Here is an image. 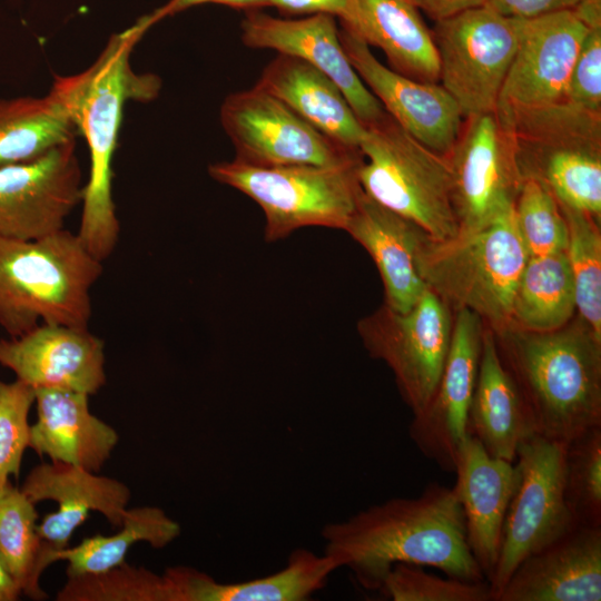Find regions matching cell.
Listing matches in <instances>:
<instances>
[{
  "label": "cell",
  "instance_id": "d6a6232c",
  "mask_svg": "<svg viewBox=\"0 0 601 601\" xmlns=\"http://www.w3.org/2000/svg\"><path fill=\"white\" fill-rule=\"evenodd\" d=\"M568 227L566 254L578 317L601 339V230L591 215L559 204Z\"/></svg>",
  "mask_w": 601,
  "mask_h": 601
},
{
  "label": "cell",
  "instance_id": "4316f807",
  "mask_svg": "<svg viewBox=\"0 0 601 601\" xmlns=\"http://www.w3.org/2000/svg\"><path fill=\"white\" fill-rule=\"evenodd\" d=\"M339 23L368 47L380 48L392 70L421 82H439L432 32L411 0H351L348 18Z\"/></svg>",
  "mask_w": 601,
  "mask_h": 601
},
{
  "label": "cell",
  "instance_id": "52a82bcc",
  "mask_svg": "<svg viewBox=\"0 0 601 601\" xmlns=\"http://www.w3.org/2000/svg\"><path fill=\"white\" fill-rule=\"evenodd\" d=\"M366 129L357 170L363 191L434 239L456 236L460 228L445 156L420 142L387 112Z\"/></svg>",
  "mask_w": 601,
  "mask_h": 601
},
{
  "label": "cell",
  "instance_id": "44dd1931",
  "mask_svg": "<svg viewBox=\"0 0 601 601\" xmlns=\"http://www.w3.org/2000/svg\"><path fill=\"white\" fill-rule=\"evenodd\" d=\"M601 526L574 525L525 558L495 601H600Z\"/></svg>",
  "mask_w": 601,
  "mask_h": 601
},
{
  "label": "cell",
  "instance_id": "4dcf8cb0",
  "mask_svg": "<svg viewBox=\"0 0 601 601\" xmlns=\"http://www.w3.org/2000/svg\"><path fill=\"white\" fill-rule=\"evenodd\" d=\"M121 530L109 536L96 534L73 548L56 554V561H67V578L98 573L125 562L129 549L146 542L161 549L180 535V525L157 506L127 509Z\"/></svg>",
  "mask_w": 601,
  "mask_h": 601
},
{
  "label": "cell",
  "instance_id": "ba28073f",
  "mask_svg": "<svg viewBox=\"0 0 601 601\" xmlns=\"http://www.w3.org/2000/svg\"><path fill=\"white\" fill-rule=\"evenodd\" d=\"M361 164L256 167L233 159L209 165L208 174L259 205L266 219L265 239L275 242L307 226L344 230L363 190L357 176Z\"/></svg>",
  "mask_w": 601,
  "mask_h": 601
},
{
  "label": "cell",
  "instance_id": "1f68e13d",
  "mask_svg": "<svg viewBox=\"0 0 601 601\" xmlns=\"http://www.w3.org/2000/svg\"><path fill=\"white\" fill-rule=\"evenodd\" d=\"M35 505L10 481L0 487V561L23 594L45 600L47 594L39 583L42 572Z\"/></svg>",
  "mask_w": 601,
  "mask_h": 601
},
{
  "label": "cell",
  "instance_id": "7bdbcfd3",
  "mask_svg": "<svg viewBox=\"0 0 601 601\" xmlns=\"http://www.w3.org/2000/svg\"><path fill=\"white\" fill-rule=\"evenodd\" d=\"M435 22L454 17L465 10L487 4L489 0H411Z\"/></svg>",
  "mask_w": 601,
  "mask_h": 601
},
{
  "label": "cell",
  "instance_id": "836d02e7",
  "mask_svg": "<svg viewBox=\"0 0 601 601\" xmlns=\"http://www.w3.org/2000/svg\"><path fill=\"white\" fill-rule=\"evenodd\" d=\"M564 496L577 524L601 526V425L566 444Z\"/></svg>",
  "mask_w": 601,
  "mask_h": 601
},
{
  "label": "cell",
  "instance_id": "9a60e30c",
  "mask_svg": "<svg viewBox=\"0 0 601 601\" xmlns=\"http://www.w3.org/2000/svg\"><path fill=\"white\" fill-rule=\"evenodd\" d=\"M485 325L474 312H454L450 347L433 396L413 415L408 436L417 450L445 472H454L467 437L472 401Z\"/></svg>",
  "mask_w": 601,
  "mask_h": 601
},
{
  "label": "cell",
  "instance_id": "ab89813d",
  "mask_svg": "<svg viewBox=\"0 0 601 601\" xmlns=\"http://www.w3.org/2000/svg\"><path fill=\"white\" fill-rule=\"evenodd\" d=\"M269 7L285 17L329 14L345 21L349 14L351 0H270Z\"/></svg>",
  "mask_w": 601,
  "mask_h": 601
},
{
  "label": "cell",
  "instance_id": "6da1fadb",
  "mask_svg": "<svg viewBox=\"0 0 601 601\" xmlns=\"http://www.w3.org/2000/svg\"><path fill=\"white\" fill-rule=\"evenodd\" d=\"M321 535L324 553L367 591H380L398 563L432 566L463 581H486L467 544L453 489L435 482L418 496L390 499L328 523Z\"/></svg>",
  "mask_w": 601,
  "mask_h": 601
},
{
  "label": "cell",
  "instance_id": "2e32d148",
  "mask_svg": "<svg viewBox=\"0 0 601 601\" xmlns=\"http://www.w3.org/2000/svg\"><path fill=\"white\" fill-rule=\"evenodd\" d=\"M339 39L352 67L384 110L420 142L443 156L449 154L463 122L451 95L439 82H421L384 66L344 24Z\"/></svg>",
  "mask_w": 601,
  "mask_h": 601
},
{
  "label": "cell",
  "instance_id": "d6986e66",
  "mask_svg": "<svg viewBox=\"0 0 601 601\" xmlns=\"http://www.w3.org/2000/svg\"><path fill=\"white\" fill-rule=\"evenodd\" d=\"M0 365L37 388L97 393L106 383L105 343L88 326L40 324L0 339Z\"/></svg>",
  "mask_w": 601,
  "mask_h": 601
},
{
  "label": "cell",
  "instance_id": "74e56055",
  "mask_svg": "<svg viewBox=\"0 0 601 601\" xmlns=\"http://www.w3.org/2000/svg\"><path fill=\"white\" fill-rule=\"evenodd\" d=\"M36 400L32 386L17 380H0V487L9 476H19L23 453L29 447L28 416Z\"/></svg>",
  "mask_w": 601,
  "mask_h": 601
},
{
  "label": "cell",
  "instance_id": "e0dca14e",
  "mask_svg": "<svg viewBox=\"0 0 601 601\" xmlns=\"http://www.w3.org/2000/svg\"><path fill=\"white\" fill-rule=\"evenodd\" d=\"M520 19L519 46L496 110L566 101L570 73L587 26L572 10Z\"/></svg>",
  "mask_w": 601,
  "mask_h": 601
},
{
  "label": "cell",
  "instance_id": "e575fe53",
  "mask_svg": "<svg viewBox=\"0 0 601 601\" xmlns=\"http://www.w3.org/2000/svg\"><path fill=\"white\" fill-rule=\"evenodd\" d=\"M58 601H169L162 574L126 562L98 573L67 579Z\"/></svg>",
  "mask_w": 601,
  "mask_h": 601
},
{
  "label": "cell",
  "instance_id": "4fadbf2b",
  "mask_svg": "<svg viewBox=\"0 0 601 601\" xmlns=\"http://www.w3.org/2000/svg\"><path fill=\"white\" fill-rule=\"evenodd\" d=\"M464 119L445 155L459 231L482 227L512 209L523 181L512 137L497 114Z\"/></svg>",
  "mask_w": 601,
  "mask_h": 601
},
{
  "label": "cell",
  "instance_id": "f6af8a7d",
  "mask_svg": "<svg viewBox=\"0 0 601 601\" xmlns=\"http://www.w3.org/2000/svg\"><path fill=\"white\" fill-rule=\"evenodd\" d=\"M21 593L19 585L7 572L0 561V601H16Z\"/></svg>",
  "mask_w": 601,
  "mask_h": 601
},
{
  "label": "cell",
  "instance_id": "603a6c76",
  "mask_svg": "<svg viewBox=\"0 0 601 601\" xmlns=\"http://www.w3.org/2000/svg\"><path fill=\"white\" fill-rule=\"evenodd\" d=\"M344 230L374 260L384 286V305L398 313L408 312L427 289L415 260L425 230L363 190Z\"/></svg>",
  "mask_w": 601,
  "mask_h": 601
},
{
  "label": "cell",
  "instance_id": "f35d334b",
  "mask_svg": "<svg viewBox=\"0 0 601 601\" xmlns=\"http://www.w3.org/2000/svg\"><path fill=\"white\" fill-rule=\"evenodd\" d=\"M566 101L601 114V27L588 28L575 57Z\"/></svg>",
  "mask_w": 601,
  "mask_h": 601
},
{
  "label": "cell",
  "instance_id": "8d00e7d4",
  "mask_svg": "<svg viewBox=\"0 0 601 601\" xmlns=\"http://www.w3.org/2000/svg\"><path fill=\"white\" fill-rule=\"evenodd\" d=\"M378 592L393 601H493L487 581L440 578L404 563L390 570Z\"/></svg>",
  "mask_w": 601,
  "mask_h": 601
},
{
  "label": "cell",
  "instance_id": "f1b7e54d",
  "mask_svg": "<svg viewBox=\"0 0 601 601\" xmlns=\"http://www.w3.org/2000/svg\"><path fill=\"white\" fill-rule=\"evenodd\" d=\"M575 312V287L566 249L528 257L514 290L510 328L554 331L566 325Z\"/></svg>",
  "mask_w": 601,
  "mask_h": 601
},
{
  "label": "cell",
  "instance_id": "484cf974",
  "mask_svg": "<svg viewBox=\"0 0 601 601\" xmlns=\"http://www.w3.org/2000/svg\"><path fill=\"white\" fill-rule=\"evenodd\" d=\"M256 86L285 102L318 131L342 146L361 150L367 129L341 88L300 58L278 53Z\"/></svg>",
  "mask_w": 601,
  "mask_h": 601
},
{
  "label": "cell",
  "instance_id": "f546056e",
  "mask_svg": "<svg viewBox=\"0 0 601 601\" xmlns=\"http://www.w3.org/2000/svg\"><path fill=\"white\" fill-rule=\"evenodd\" d=\"M78 136L52 90L42 97L0 98V167L31 161Z\"/></svg>",
  "mask_w": 601,
  "mask_h": 601
},
{
  "label": "cell",
  "instance_id": "30bf717a",
  "mask_svg": "<svg viewBox=\"0 0 601 601\" xmlns=\"http://www.w3.org/2000/svg\"><path fill=\"white\" fill-rule=\"evenodd\" d=\"M565 446L536 434L519 446L514 461L518 479L489 580L493 601L525 558L577 525L564 496Z\"/></svg>",
  "mask_w": 601,
  "mask_h": 601
},
{
  "label": "cell",
  "instance_id": "5b68a950",
  "mask_svg": "<svg viewBox=\"0 0 601 601\" xmlns=\"http://www.w3.org/2000/svg\"><path fill=\"white\" fill-rule=\"evenodd\" d=\"M528 257L513 207L445 240L423 231L415 260L427 288L453 313L470 309L500 334L510 328L514 290Z\"/></svg>",
  "mask_w": 601,
  "mask_h": 601
},
{
  "label": "cell",
  "instance_id": "ffe728a7",
  "mask_svg": "<svg viewBox=\"0 0 601 601\" xmlns=\"http://www.w3.org/2000/svg\"><path fill=\"white\" fill-rule=\"evenodd\" d=\"M20 489L35 504L46 500L59 504L57 512L37 524L41 546L52 554L68 548L89 511L101 513L114 528L120 526L131 497L129 487L117 479L51 461L35 466Z\"/></svg>",
  "mask_w": 601,
  "mask_h": 601
},
{
  "label": "cell",
  "instance_id": "b9f144b4",
  "mask_svg": "<svg viewBox=\"0 0 601 601\" xmlns=\"http://www.w3.org/2000/svg\"><path fill=\"white\" fill-rule=\"evenodd\" d=\"M269 1L270 0H168L164 6L149 14L155 24L166 17L174 16L199 4L215 3L247 11L269 7Z\"/></svg>",
  "mask_w": 601,
  "mask_h": 601
},
{
  "label": "cell",
  "instance_id": "7402d4cb",
  "mask_svg": "<svg viewBox=\"0 0 601 601\" xmlns=\"http://www.w3.org/2000/svg\"><path fill=\"white\" fill-rule=\"evenodd\" d=\"M452 487L463 511L470 550L486 581L496 565L508 506L515 487L514 462L490 455L472 435L463 442Z\"/></svg>",
  "mask_w": 601,
  "mask_h": 601
},
{
  "label": "cell",
  "instance_id": "8fae6325",
  "mask_svg": "<svg viewBox=\"0 0 601 601\" xmlns=\"http://www.w3.org/2000/svg\"><path fill=\"white\" fill-rule=\"evenodd\" d=\"M235 160L256 167L358 165L364 156L325 136L285 102L256 85L229 93L219 111Z\"/></svg>",
  "mask_w": 601,
  "mask_h": 601
},
{
  "label": "cell",
  "instance_id": "60d3db41",
  "mask_svg": "<svg viewBox=\"0 0 601 601\" xmlns=\"http://www.w3.org/2000/svg\"><path fill=\"white\" fill-rule=\"evenodd\" d=\"M579 0H489V4L499 12L514 18H534L538 16L572 10Z\"/></svg>",
  "mask_w": 601,
  "mask_h": 601
},
{
  "label": "cell",
  "instance_id": "3957f363",
  "mask_svg": "<svg viewBox=\"0 0 601 601\" xmlns=\"http://www.w3.org/2000/svg\"><path fill=\"white\" fill-rule=\"evenodd\" d=\"M495 338L534 434L568 444L601 425V339L579 317L554 331L509 328Z\"/></svg>",
  "mask_w": 601,
  "mask_h": 601
},
{
  "label": "cell",
  "instance_id": "ac0fdd59",
  "mask_svg": "<svg viewBox=\"0 0 601 601\" xmlns=\"http://www.w3.org/2000/svg\"><path fill=\"white\" fill-rule=\"evenodd\" d=\"M240 30L246 47L294 56L324 72L341 88L365 127L386 115L352 67L343 49L335 17L313 14L285 19L262 12L260 9L247 10Z\"/></svg>",
  "mask_w": 601,
  "mask_h": 601
},
{
  "label": "cell",
  "instance_id": "5bb4252c",
  "mask_svg": "<svg viewBox=\"0 0 601 601\" xmlns=\"http://www.w3.org/2000/svg\"><path fill=\"white\" fill-rule=\"evenodd\" d=\"M76 139L27 162L0 167V237L38 239L65 229L82 198Z\"/></svg>",
  "mask_w": 601,
  "mask_h": 601
},
{
  "label": "cell",
  "instance_id": "83f0119b",
  "mask_svg": "<svg viewBox=\"0 0 601 601\" xmlns=\"http://www.w3.org/2000/svg\"><path fill=\"white\" fill-rule=\"evenodd\" d=\"M467 434L492 456L514 462L519 446L534 434L520 392L505 368L494 332H483L477 376L467 414Z\"/></svg>",
  "mask_w": 601,
  "mask_h": 601
},
{
  "label": "cell",
  "instance_id": "9c48e42d",
  "mask_svg": "<svg viewBox=\"0 0 601 601\" xmlns=\"http://www.w3.org/2000/svg\"><path fill=\"white\" fill-rule=\"evenodd\" d=\"M520 30V18L489 3L435 22L431 32L440 61L439 81L463 118L496 110Z\"/></svg>",
  "mask_w": 601,
  "mask_h": 601
},
{
  "label": "cell",
  "instance_id": "cb8c5ba5",
  "mask_svg": "<svg viewBox=\"0 0 601 601\" xmlns=\"http://www.w3.org/2000/svg\"><path fill=\"white\" fill-rule=\"evenodd\" d=\"M37 421L30 425L29 447L51 462L97 473L118 443L115 428L89 411L88 394L37 388Z\"/></svg>",
  "mask_w": 601,
  "mask_h": 601
},
{
  "label": "cell",
  "instance_id": "8992f818",
  "mask_svg": "<svg viewBox=\"0 0 601 601\" xmlns=\"http://www.w3.org/2000/svg\"><path fill=\"white\" fill-rule=\"evenodd\" d=\"M513 140L522 180L601 219V114L569 101L495 111Z\"/></svg>",
  "mask_w": 601,
  "mask_h": 601
},
{
  "label": "cell",
  "instance_id": "d590c367",
  "mask_svg": "<svg viewBox=\"0 0 601 601\" xmlns=\"http://www.w3.org/2000/svg\"><path fill=\"white\" fill-rule=\"evenodd\" d=\"M515 224L529 257L568 247V227L559 203L534 179H524L514 201Z\"/></svg>",
  "mask_w": 601,
  "mask_h": 601
},
{
  "label": "cell",
  "instance_id": "ee69618b",
  "mask_svg": "<svg viewBox=\"0 0 601 601\" xmlns=\"http://www.w3.org/2000/svg\"><path fill=\"white\" fill-rule=\"evenodd\" d=\"M572 11L587 28L601 27V0H579Z\"/></svg>",
  "mask_w": 601,
  "mask_h": 601
},
{
  "label": "cell",
  "instance_id": "d4e9b609",
  "mask_svg": "<svg viewBox=\"0 0 601 601\" xmlns=\"http://www.w3.org/2000/svg\"><path fill=\"white\" fill-rule=\"evenodd\" d=\"M336 570L324 552L297 549L283 569L246 581L223 583L188 566L168 568L162 575L169 601H304L322 590Z\"/></svg>",
  "mask_w": 601,
  "mask_h": 601
},
{
  "label": "cell",
  "instance_id": "7c38bea8",
  "mask_svg": "<svg viewBox=\"0 0 601 601\" xmlns=\"http://www.w3.org/2000/svg\"><path fill=\"white\" fill-rule=\"evenodd\" d=\"M453 316L427 288L408 312L383 305L358 323L365 348L390 367L413 415L421 413L434 394L450 347Z\"/></svg>",
  "mask_w": 601,
  "mask_h": 601
},
{
  "label": "cell",
  "instance_id": "277c9868",
  "mask_svg": "<svg viewBox=\"0 0 601 601\" xmlns=\"http://www.w3.org/2000/svg\"><path fill=\"white\" fill-rule=\"evenodd\" d=\"M102 270L66 228L38 239L0 237V328L17 337L40 324L88 326Z\"/></svg>",
  "mask_w": 601,
  "mask_h": 601
},
{
  "label": "cell",
  "instance_id": "7a4b0ae2",
  "mask_svg": "<svg viewBox=\"0 0 601 601\" xmlns=\"http://www.w3.org/2000/svg\"><path fill=\"white\" fill-rule=\"evenodd\" d=\"M154 26L149 14L115 33L85 70L56 76L52 90L66 107L78 134L87 141L89 176L82 187V210L77 233L85 248L106 260L119 240L120 224L112 197V161L127 101L149 102L161 89L154 73H138L130 65L136 43Z\"/></svg>",
  "mask_w": 601,
  "mask_h": 601
}]
</instances>
